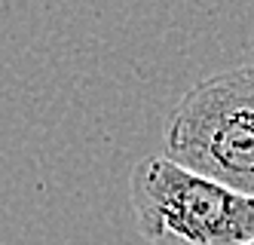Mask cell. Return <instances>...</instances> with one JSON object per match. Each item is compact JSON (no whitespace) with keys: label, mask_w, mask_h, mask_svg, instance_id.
Listing matches in <instances>:
<instances>
[{"label":"cell","mask_w":254,"mask_h":245,"mask_svg":"<svg viewBox=\"0 0 254 245\" xmlns=\"http://www.w3.org/2000/svg\"><path fill=\"white\" fill-rule=\"evenodd\" d=\"M162 147V157L254 196V65L193 83L169 110Z\"/></svg>","instance_id":"1"},{"label":"cell","mask_w":254,"mask_h":245,"mask_svg":"<svg viewBox=\"0 0 254 245\" xmlns=\"http://www.w3.org/2000/svg\"><path fill=\"white\" fill-rule=\"evenodd\" d=\"M138 233L150 245L254 242V196L236 193L169 157H144L129 175Z\"/></svg>","instance_id":"2"},{"label":"cell","mask_w":254,"mask_h":245,"mask_svg":"<svg viewBox=\"0 0 254 245\" xmlns=\"http://www.w3.org/2000/svg\"><path fill=\"white\" fill-rule=\"evenodd\" d=\"M245 245H254V242H245Z\"/></svg>","instance_id":"3"}]
</instances>
